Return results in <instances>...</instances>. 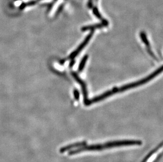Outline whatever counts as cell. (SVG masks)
Masks as SVG:
<instances>
[{
	"label": "cell",
	"instance_id": "2",
	"mask_svg": "<svg viewBox=\"0 0 163 162\" xmlns=\"http://www.w3.org/2000/svg\"><path fill=\"white\" fill-rule=\"evenodd\" d=\"M141 142L139 141L127 140V141H114L105 143L104 144H97L89 145L83 147L82 148L72 151L70 152V155H74L76 154L82 152L83 151H101L106 149H109L116 147L123 146H130V145H140Z\"/></svg>",
	"mask_w": 163,
	"mask_h": 162
},
{
	"label": "cell",
	"instance_id": "8",
	"mask_svg": "<svg viewBox=\"0 0 163 162\" xmlns=\"http://www.w3.org/2000/svg\"><path fill=\"white\" fill-rule=\"evenodd\" d=\"M88 55H86L83 58V59L81 61L80 65L78 67V71L80 72L82 71L83 69H84V67H85V64H86V63L87 62V61L88 60Z\"/></svg>",
	"mask_w": 163,
	"mask_h": 162
},
{
	"label": "cell",
	"instance_id": "5",
	"mask_svg": "<svg viewBox=\"0 0 163 162\" xmlns=\"http://www.w3.org/2000/svg\"><path fill=\"white\" fill-rule=\"evenodd\" d=\"M140 36H141V40L143 41V42L144 43V44L146 45V46L147 47V51L148 53L150 54V55L152 56V57L155 58V60H157V58L155 56L154 54L153 53L152 50L150 49V43H149V41H148L145 33L144 32H141L140 33Z\"/></svg>",
	"mask_w": 163,
	"mask_h": 162
},
{
	"label": "cell",
	"instance_id": "3",
	"mask_svg": "<svg viewBox=\"0 0 163 162\" xmlns=\"http://www.w3.org/2000/svg\"><path fill=\"white\" fill-rule=\"evenodd\" d=\"M93 34H94V31L90 33L88 35V36L86 38L85 40H84V41L80 45V46L76 49V50L72 52L68 58H67V60H73L74 58H76L77 55L78 54V53H80V52L82 50V49H83V47L87 44L88 43L89 41L90 38H92V36H93Z\"/></svg>",
	"mask_w": 163,
	"mask_h": 162
},
{
	"label": "cell",
	"instance_id": "4",
	"mask_svg": "<svg viewBox=\"0 0 163 162\" xmlns=\"http://www.w3.org/2000/svg\"><path fill=\"white\" fill-rule=\"evenodd\" d=\"M72 75L74 76V78L77 81V82L81 85V87L82 90H83V96H84V103H85V105H86L87 102L88 101V99L87 98V90L86 84L83 81V80H81L80 78L79 77L78 75L76 73L72 72Z\"/></svg>",
	"mask_w": 163,
	"mask_h": 162
},
{
	"label": "cell",
	"instance_id": "7",
	"mask_svg": "<svg viewBox=\"0 0 163 162\" xmlns=\"http://www.w3.org/2000/svg\"><path fill=\"white\" fill-rule=\"evenodd\" d=\"M159 149L157 150L156 152H154L151 154H150V155L148 156L147 158H146L145 160L143 162H154L155 160L156 159L158 155V153H160L159 151H162V146L161 145V147H159Z\"/></svg>",
	"mask_w": 163,
	"mask_h": 162
},
{
	"label": "cell",
	"instance_id": "9",
	"mask_svg": "<svg viewBox=\"0 0 163 162\" xmlns=\"http://www.w3.org/2000/svg\"><path fill=\"white\" fill-rule=\"evenodd\" d=\"M74 98L77 100L79 99V93L77 90H74Z\"/></svg>",
	"mask_w": 163,
	"mask_h": 162
},
{
	"label": "cell",
	"instance_id": "10",
	"mask_svg": "<svg viewBox=\"0 0 163 162\" xmlns=\"http://www.w3.org/2000/svg\"><path fill=\"white\" fill-rule=\"evenodd\" d=\"M74 63H75V61H74V60H72L71 61V62H70V67H72V66L74 65Z\"/></svg>",
	"mask_w": 163,
	"mask_h": 162
},
{
	"label": "cell",
	"instance_id": "6",
	"mask_svg": "<svg viewBox=\"0 0 163 162\" xmlns=\"http://www.w3.org/2000/svg\"><path fill=\"white\" fill-rule=\"evenodd\" d=\"M108 24V22L107 21H103L101 24H97L94 25H90V26H88V27H85L81 29L82 31H86L87 30H93L94 31L95 29H99L103 27H106Z\"/></svg>",
	"mask_w": 163,
	"mask_h": 162
},
{
	"label": "cell",
	"instance_id": "1",
	"mask_svg": "<svg viewBox=\"0 0 163 162\" xmlns=\"http://www.w3.org/2000/svg\"><path fill=\"white\" fill-rule=\"evenodd\" d=\"M162 70H163V68H162V67H159V69H157L156 71L154 72L152 74H150L148 76H147V78H145L143 80H140V81H137L135 82L132 83H130L128 84L125 85L123 87H120L114 88V89H112V90L107 91V92H105L103 94H101L100 95L98 96L97 97L93 98L92 100H88L87 102L86 103V105H89L92 104L93 103L98 102L100 101L103 100L106 98L113 95L114 94L119 93V92H121L123 91H126V90H129V89H132V88L135 87H138V86H140L141 85L144 84L146 83L149 82L150 81L152 80L153 78H155L157 75H159V74L161 73V72H162Z\"/></svg>",
	"mask_w": 163,
	"mask_h": 162
}]
</instances>
